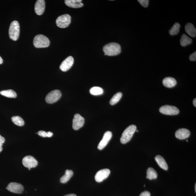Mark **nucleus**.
<instances>
[{
	"mask_svg": "<svg viewBox=\"0 0 196 196\" xmlns=\"http://www.w3.org/2000/svg\"><path fill=\"white\" fill-rule=\"evenodd\" d=\"M103 51L105 55L116 56L120 54L121 47L117 43H109L104 46Z\"/></svg>",
	"mask_w": 196,
	"mask_h": 196,
	"instance_id": "f257e3e1",
	"label": "nucleus"
},
{
	"mask_svg": "<svg viewBox=\"0 0 196 196\" xmlns=\"http://www.w3.org/2000/svg\"><path fill=\"white\" fill-rule=\"evenodd\" d=\"M137 127L134 125H132L127 128L122 133L120 139V141L122 144H125L132 139L134 133L135 132Z\"/></svg>",
	"mask_w": 196,
	"mask_h": 196,
	"instance_id": "f03ea898",
	"label": "nucleus"
},
{
	"mask_svg": "<svg viewBox=\"0 0 196 196\" xmlns=\"http://www.w3.org/2000/svg\"><path fill=\"white\" fill-rule=\"evenodd\" d=\"M33 44L36 48H46L49 46L50 41L49 39L43 35H38L35 36Z\"/></svg>",
	"mask_w": 196,
	"mask_h": 196,
	"instance_id": "7ed1b4c3",
	"label": "nucleus"
},
{
	"mask_svg": "<svg viewBox=\"0 0 196 196\" xmlns=\"http://www.w3.org/2000/svg\"><path fill=\"white\" fill-rule=\"evenodd\" d=\"M20 33V26L17 21L12 22L9 29L10 38L14 41H17L19 38Z\"/></svg>",
	"mask_w": 196,
	"mask_h": 196,
	"instance_id": "20e7f679",
	"label": "nucleus"
},
{
	"mask_svg": "<svg viewBox=\"0 0 196 196\" xmlns=\"http://www.w3.org/2000/svg\"><path fill=\"white\" fill-rule=\"evenodd\" d=\"M71 22V17L69 14H66L59 16L56 20L57 26L60 28H65L69 26Z\"/></svg>",
	"mask_w": 196,
	"mask_h": 196,
	"instance_id": "39448f33",
	"label": "nucleus"
},
{
	"mask_svg": "<svg viewBox=\"0 0 196 196\" xmlns=\"http://www.w3.org/2000/svg\"><path fill=\"white\" fill-rule=\"evenodd\" d=\"M61 96L60 91L58 90L51 91L46 95V102L49 104H53L59 100Z\"/></svg>",
	"mask_w": 196,
	"mask_h": 196,
	"instance_id": "423d86ee",
	"label": "nucleus"
},
{
	"mask_svg": "<svg viewBox=\"0 0 196 196\" xmlns=\"http://www.w3.org/2000/svg\"><path fill=\"white\" fill-rule=\"evenodd\" d=\"M159 111L162 114L169 115H177L179 113V111L175 106L166 105L163 106L159 108Z\"/></svg>",
	"mask_w": 196,
	"mask_h": 196,
	"instance_id": "0eeeda50",
	"label": "nucleus"
},
{
	"mask_svg": "<svg viewBox=\"0 0 196 196\" xmlns=\"http://www.w3.org/2000/svg\"><path fill=\"white\" fill-rule=\"evenodd\" d=\"M22 163L24 167L28 168H32L37 167V161L31 156H27L23 158Z\"/></svg>",
	"mask_w": 196,
	"mask_h": 196,
	"instance_id": "6e6552de",
	"label": "nucleus"
},
{
	"mask_svg": "<svg viewBox=\"0 0 196 196\" xmlns=\"http://www.w3.org/2000/svg\"><path fill=\"white\" fill-rule=\"evenodd\" d=\"M6 189L10 192L16 194H21L24 191L23 186L16 182L10 183L8 185Z\"/></svg>",
	"mask_w": 196,
	"mask_h": 196,
	"instance_id": "1a4fd4ad",
	"label": "nucleus"
},
{
	"mask_svg": "<svg viewBox=\"0 0 196 196\" xmlns=\"http://www.w3.org/2000/svg\"><path fill=\"white\" fill-rule=\"evenodd\" d=\"M84 124V119L80 114H76L74 115L73 120V128L78 130L82 127Z\"/></svg>",
	"mask_w": 196,
	"mask_h": 196,
	"instance_id": "9d476101",
	"label": "nucleus"
},
{
	"mask_svg": "<svg viewBox=\"0 0 196 196\" xmlns=\"http://www.w3.org/2000/svg\"><path fill=\"white\" fill-rule=\"evenodd\" d=\"M111 173V171L109 169H102L97 172L95 176V179L96 182H102L105 179H107Z\"/></svg>",
	"mask_w": 196,
	"mask_h": 196,
	"instance_id": "9b49d317",
	"label": "nucleus"
},
{
	"mask_svg": "<svg viewBox=\"0 0 196 196\" xmlns=\"http://www.w3.org/2000/svg\"><path fill=\"white\" fill-rule=\"evenodd\" d=\"M74 63V58L71 56H69L61 63L60 69L62 71L66 72L71 69Z\"/></svg>",
	"mask_w": 196,
	"mask_h": 196,
	"instance_id": "f8f14e48",
	"label": "nucleus"
},
{
	"mask_svg": "<svg viewBox=\"0 0 196 196\" xmlns=\"http://www.w3.org/2000/svg\"><path fill=\"white\" fill-rule=\"evenodd\" d=\"M112 133L110 131H107L105 133L102 140L99 143L98 146V149L99 150H102L107 145L110 140L112 138Z\"/></svg>",
	"mask_w": 196,
	"mask_h": 196,
	"instance_id": "ddd939ff",
	"label": "nucleus"
},
{
	"mask_svg": "<svg viewBox=\"0 0 196 196\" xmlns=\"http://www.w3.org/2000/svg\"><path fill=\"white\" fill-rule=\"evenodd\" d=\"M45 9V1L44 0H38L35 6V11L36 14L41 15L44 13Z\"/></svg>",
	"mask_w": 196,
	"mask_h": 196,
	"instance_id": "4468645a",
	"label": "nucleus"
},
{
	"mask_svg": "<svg viewBox=\"0 0 196 196\" xmlns=\"http://www.w3.org/2000/svg\"><path fill=\"white\" fill-rule=\"evenodd\" d=\"M190 135V131L186 129H180L176 131L175 133L177 138L184 139L188 138Z\"/></svg>",
	"mask_w": 196,
	"mask_h": 196,
	"instance_id": "2eb2a0df",
	"label": "nucleus"
},
{
	"mask_svg": "<svg viewBox=\"0 0 196 196\" xmlns=\"http://www.w3.org/2000/svg\"><path fill=\"white\" fill-rule=\"evenodd\" d=\"M81 0H66L65 3L66 6L73 8H79L82 7L84 4L81 2Z\"/></svg>",
	"mask_w": 196,
	"mask_h": 196,
	"instance_id": "dca6fc26",
	"label": "nucleus"
},
{
	"mask_svg": "<svg viewBox=\"0 0 196 196\" xmlns=\"http://www.w3.org/2000/svg\"><path fill=\"white\" fill-rule=\"evenodd\" d=\"M162 82L165 87L170 88L174 87L177 83L176 80L172 77H167L164 78Z\"/></svg>",
	"mask_w": 196,
	"mask_h": 196,
	"instance_id": "f3484780",
	"label": "nucleus"
},
{
	"mask_svg": "<svg viewBox=\"0 0 196 196\" xmlns=\"http://www.w3.org/2000/svg\"><path fill=\"white\" fill-rule=\"evenodd\" d=\"M185 29L186 32L189 36L192 38L195 37L196 30L193 25L190 23H188L186 25Z\"/></svg>",
	"mask_w": 196,
	"mask_h": 196,
	"instance_id": "a211bd4d",
	"label": "nucleus"
},
{
	"mask_svg": "<svg viewBox=\"0 0 196 196\" xmlns=\"http://www.w3.org/2000/svg\"><path fill=\"white\" fill-rule=\"evenodd\" d=\"M155 160L161 168L164 170H167L168 167L164 158L160 155H158L155 157Z\"/></svg>",
	"mask_w": 196,
	"mask_h": 196,
	"instance_id": "6ab92c4d",
	"label": "nucleus"
},
{
	"mask_svg": "<svg viewBox=\"0 0 196 196\" xmlns=\"http://www.w3.org/2000/svg\"><path fill=\"white\" fill-rule=\"evenodd\" d=\"M74 172L72 170H66L65 175L61 177L60 181L61 183H67L72 177Z\"/></svg>",
	"mask_w": 196,
	"mask_h": 196,
	"instance_id": "aec40b11",
	"label": "nucleus"
},
{
	"mask_svg": "<svg viewBox=\"0 0 196 196\" xmlns=\"http://www.w3.org/2000/svg\"><path fill=\"white\" fill-rule=\"evenodd\" d=\"M180 44L183 46H185L192 43V40L185 34H183L180 39Z\"/></svg>",
	"mask_w": 196,
	"mask_h": 196,
	"instance_id": "412c9836",
	"label": "nucleus"
},
{
	"mask_svg": "<svg viewBox=\"0 0 196 196\" xmlns=\"http://www.w3.org/2000/svg\"><path fill=\"white\" fill-rule=\"evenodd\" d=\"M0 94L5 97L9 98H15L17 97L16 93L14 91L11 89L1 91L0 92Z\"/></svg>",
	"mask_w": 196,
	"mask_h": 196,
	"instance_id": "4be33fe9",
	"label": "nucleus"
},
{
	"mask_svg": "<svg viewBox=\"0 0 196 196\" xmlns=\"http://www.w3.org/2000/svg\"><path fill=\"white\" fill-rule=\"evenodd\" d=\"M157 172L152 167L148 169L147 171V178L150 179V180H152V179L157 178Z\"/></svg>",
	"mask_w": 196,
	"mask_h": 196,
	"instance_id": "5701e85b",
	"label": "nucleus"
},
{
	"mask_svg": "<svg viewBox=\"0 0 196 196\" xmlns=\"http://www.w3.org/2000/svg\"><path fill=\"white\" fill-rule=\"evenodd\" d=\"M180 27V24L178 23H176L169 30V34L172 36L177 35L179 32Z\"/></svg>",
	"mask_w": 196,
	"mask_h": 196,
	"instance_id": "b1692460",
	"label": "nucleus"
},
{
	"mask_svg": "<svg viewBox=\"0 0 196 196\" xmlns=\"http://www.w3.org/2000/svg\"><path fill=\"white\" fill-rule=\"evenodd\" d=\"M122 96V93L119 92L117 93L114 95L110 101V104L111 105H114L117 104L120 100Z\"/></svg>",
	"mask_w": 196,
	"mask_h": 196,
	"instance_id": "393cba45",
	"label": "nucleus"
},
{
	"mask_svg": "<svg viewBox=\"0 0 196 196\" xmlns=\"http://www.w3.org/2000/svg\"><path fill=\"white\" fill-rule=\"evenodd\" d=\"M12 121L15 124L20 127H22L24 125V122L23 119L19 116H13L11 118Z\"/></svg>",
	"mask_w": 196,
	"mask_h": 196,
	"instance_id": "a878e982",
	"label": "nucleus"
},
{
	"mask_svg": "<svg viewBox=\"0 0 196 196\" xmlns=\"http://www.w3.org/2000/svg\"><path fill=\"white\" fill-rule=\"evenodd\" d=\"M103 92V89L99 87H93L90 90V93L93 95H101L102 94Z\"/></svg>",
	"mask_w": 196,
	"mask_h": 196,
	"instance_id": "bb28decb",
	"label": "nucleus"
},
{
	"mask_svg": "<svg viewBox=\"0 0 196 196\" xmlns=\"http://www.w3.org/2000/svg\"><path fill=\"white\" fill-rule=\"evenodd\" d=\"M38 135L43 137H51L53 135V133L51 132H46L44 131H39L38 132Z\"/></svg>",
	"mask_w": 196,
	"mask_h": 196,
	"instance_id": "cd10ccee",
	"label": "nucleus"
},
{
	"mask_svg": "<svg viewBox=\"0 0 196 196\" xmlns=\"http://www.w3.org/2000/svg\"><path fill=\"white\" fill-rule=\"evenodd\" d=\"M141 5L144 7H147L149 5V1L148 0H139L138 1Z\"/></svg>",
	"mask_w": 196,
	"mask_h": 196,
	"instance_id": "c85d7f7f",
	"label": "nucleus"
},
{
	"mask_svg": "<svg viewBox=\"0 0 196 196\" xmlns=\"http://www.w3.org/2000/svg\"><path fill=\"white\" fill-rule=\"evenodd\" d=\"M189 59L191 61H195L196 60V52L192 53L190 56Z\"/></svg>",
	"mask_w": 196,
	"mask_h": 196,
	"instance_id": "c756f323",
	"label": "nucleus"
},
{
	"mask_svg": "<svg viewBox=\"0 0 196 196\" xmlns=\"http://www.w3.org/2000/svg\"><path fill=\"white\" fill-rule=\"evenodd\" d=\"M139 196H150V193L148 191H144L142 192Z\"/></svg>",
	"mask_w": 196,
	"mask_h": 196,
	"instance_id": "7c9ffc66",
	"label": "nucleus"
},
{
	"mask_svg": "<svg viewBox=\"0 0 196 196\" xmlns=\"http://www.w3.org/2000/svg\"><path fill=\"white\" fill-rule=\"evenodd\" d=\"M5 139L4 137L0 135V146L2 147L3 144L5 142Z\"/></svg>",
	"mask_w": 196,
	"mask_h": 196,
	"instance_id": "2f4dec72",
	"label": "nucleus"
},
{
	"mask_svg": "<svg viewBox=\"0 0 196 196\" xmlns=\"http://www.w3.org/2000/svg\"><path fill=\"white\" fill-rule=\"evenodd\" d=\"M64 196H76V195H75V194H68V195H66Z\"/></svg>",
	"mask_w": 196,
	"mask_h": 196,
	"instance_id": "473e14b6",
	"label": "nucleus"
},
{
	"mask_svg": "<svg viewBox=\"0 0 196 196\" xmlns=\"http://www.w3.org/2000/svg\"><path fill=\"white\" fill-rule=\"evenodd\" d=\"M193 104L195 106V107H196V99H194L193 100Z\"/></svg>",
	"mask_w": 196,
	"mask_h": 196,
	"instance_id": "72a5a7b5",
	"label": "nucleus"
},
{
	"mask_svg": "<svg viewBox=\"0 0 196 196\" xmlns=\"http://www.w3.org/2000/svg\"><path fill=\"white\" fill-rule=\"evenodd\" d=\"M3 63V60L2 58L0 56V64H2Z\"/></svg>",
	"mask_w": 196,
	"mask_h": 196,
	"instance_id": "f704fd0d",
	"label": "nucleus"
},
{
	"mask_svg": "<svg viewBox=\"0 0 196 196\" xmlns=\"http://www.w3.org/2000/svg\"><path fill=\"white\" fill-rule=\"evenodd\" d=\"M2 147L1 146H0V152H1V151L2 150Z\"/></svg>",
	"mask_w": 196,
	"mask_h": 196,
	"instance_id": "c9c22d12",
	"label": "nucleus"
},
{
	"mask_svg": "<svg viewBox=\"0 0 196 196\" xmlns=\"http://www.w3.org/2000/svg\"><path fill=\"white\" fill-rule=\"evenodd\" d=\"M195 192H196V183H195Z\"/></svg>",
	"mask_w": 196,
	"mask_h": 196,
	"instance_id": "e433bc0d",
	"label": "nucleus"
},
{
	"mask_svg": "<svg viewBox=\"0 0 196 196\" xmlns=\"http://www.w3.org/2000/svg\"><path fill=\"white\" fill-rule=\"evenodd\" d=\"M136 132H139V130H136Z\"/></svg>",
	"mask_w": 196,
	"mask_h": 196,
	"instance_id": "4c0bfd02",
	"label": "nucleus"
},
{
	"mask_svg": "<svg viewBox=\"0 0 196 196\" xmlns=\"http://www.w3.org/2000/svg\"><path fill=\"white\" fill-rule=\"evenodd\" d=\"M30 169H31V168H29V170H30Z\"/></svg>",
	"mask_w": 196,
	"mask_h": 196,
	"instance_id": "58836bf2",
	"label": "nucleus"
}]
</instances>
